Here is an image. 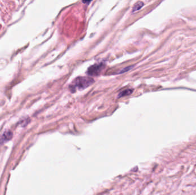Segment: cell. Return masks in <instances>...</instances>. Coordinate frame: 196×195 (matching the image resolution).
<instances>
[{
    "mask_svg": "<svg viewBox=\"0 0 196 195\" xmlns=\"http://www.w3.org/2000/svg\"><path fill=\"white\" fill-rule=\"evenodd\" d=\"M143 5H144V3H143V2H141V1H139V2H138L136 3V4H135V5L133 6L132 12V13H134V12H136V11H137L140 10L142 8L143 6Z\"/></svg>",
    "mask_w": 196,
    "mask_h": 195,
    "instance_id": "cell-5",
    "label": "cell"
},
{
    "mask_svg": "<svg viewBox=\"0 0 196 195\" xmlns=\"http://www.w3.org/2000/svg\"><path fill=\"white\" fill-rule=\"evenodd\" d=\"M133 92V90L131 89H127L122 92H121L118 95V98H122L124 96H129L131 95Z\"/></svg>",
    "mask_w": 196,
    "mask_h": 195,
    "instance_id": "cell-4",
    "label": "cell"
},
{
    "mask_svg": "<svg viewBox=\"0 0 196 195\" xmlns=\"http://www.w3.org/2000/svg\"><path fill=\"white\" fill-rule=\"evenodd\" d=\"M82 2H83V3H84V4H86V3H87V4H89L91 1H83Z\"/></svg>",
    "mask_w": 196,
    "mask_h": 195,
    "instance_id": "cell-6",
    "label": "cell"
},
{
    "mask_svg": "<svg viewBox=\"0 0 196 195\" xmlns=\"http://www.w3.org/2000/svg\"><path fill=\"white\" fill-rule=\"evenodd\" d=\"M13 137V133L11 131L8 130L6 131L1 136V139H0V144H4L6 142H8L9 140H11V139Z\"/></svg>",
    "mask_w": 196,
    "mask_h": 195,
    "instance_id": "cell-3",
    "label": "cell"
},
{
    "mask_svg": "<svg viewBox=\"0 0 196 195\" xmlns=\"http://www.w3.org/2000/svg\"><path fill=\"white\" fill-rule=\"evenodd\" d=\"M103 64H98L91 66L87 70V74L89 76H98L104 68Z\"/></svg>",
    "mask_w": 196,
    "mask_h": 195,
    "instance_id": "cell-2",
    "label": "cell"
},
{
    "mask_svg": "<svg viewBox=\"0 0 196 195\" xmlns=\"http://www.w3.org/2000/svg\"><path fill=\"white\" fill-rule=\"evenodd\" d=\"M94 83V80L87 77H78L73 81L69 88L72 92H75L76 89L82 90Z\"/></svg>",
    "mask_w": 196,
    "mask_h": 195,
    "instance_id": "cell-1",
    "label": "cell"
}]
</instances>
